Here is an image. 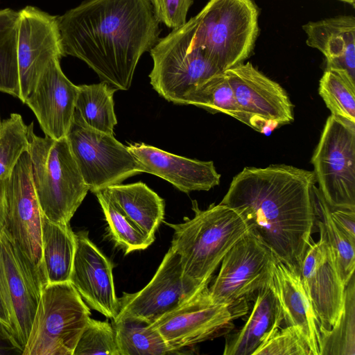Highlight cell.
<instances>
[{
	"label": "cell",
	"instance_id": "cell-37",
	"mask_svg": "<svg viewBox=\"0 0 355 355\" xmlns=\"http://www.w3.org/2000/svg\"><path fill=\"white\" fill-rule=\"evenodd\" d=\"M194 0H150L154 14L159 23L173 29L187 22L189 8Z\"/></svg>",
	"mask_w": 355,
	"mask_h": 355
},
{
	"label": "cell",
	"instance_id": "cell-10",
	"mask_svg": "<svg viewBox=\"0 0 355 355\" xmlns=\"http://www.w3.org/2000/svg\"><path fill=\"white\" fill-rule=\"evenodd\" d=\"M208 288L151 324L173 353L227 335L234 320L248 313V302L211 304Z\"/></svg>",
	"mask_w": 355,
	"mask_h": 355
},
{
	"label": "cell",
	"instance_id": "cell-13",
	"mask_svg": "<svg viewBox=\"0 0 355 355\" xmlns=\"http://www.w3.org/2000/svg\"><path fill=\"white\" fill-rule=\"evenodd\" d=\"M42 286L27 259L7 230L0 229V290L11 334L22 352L26 344Z\"/></svg>",
	"mask_w": 355,
	"mask_h": 355
},
{
	"label": "cell",
	"instance_id": "cell-9",
	"mask_svg": "<svg viewBox=\"0 0 355 355\" xmlns=\"http://www.w3.org/2000/svg\"><path fill=\"white\" fill-rule=\"evenodd\" d=\"M66 137L84 181L94 193L141 173L126 146L114 135L89 127L76 110Z\"/></svg>",
	"mask_w": 355,
	"mask_h": 355
},
{
	"label": "cell",
	"instance_id": "cell-6",
	"mask_svg": "<svg viewBox=\"0 0 355 355\" xmlns=\"http://www.w3.org/2000/svg\"><path fill=\"white\" fill-rule=\"evenodd\" d=\"M90 314L70 282L48 284L42 289L22 355H73Z\"/></svg>",
	"mask_w": 355,
	"mask_h": 355
},
{
	"label": "cell",
	"instance_id": "cell-20",
	"mask_svg": "<svg viewBox=\"0 0 355 355\" xmlns=\"http://www.w3.org/2000/svg\"><path fill=\"white\" fill-rule=\"evenodd\" d=\"M127 148L141 173L158 176L184 193L209 191L220 183V175L212 161L184 157L144 143L129 144Z\"/></svg>",
	"mask_w": 355,
	"mask_h": 355
},
{
	"label": "cell",
	"instance_id": "cell-32",
	"mask_svg": "<svg viewBox=\"0 0 355 355\" xmlns=\"http://www.w3.org/2000/svg\"><path fill=\"white\" fill-rule=\"evenodd\" d=\"M318 92L331 114L355 123V78L340 68H326Z\"/></svg>",
	"mask_w": 355,
	"mask_h": 355
},
{
	"label": "cell",
	"instance_id": "cell-31",
	"mask_svg": "<svg viewBox=\"0 0 355 355\" xmlns=\"http://www.w3.org/2000/svg\"><path fill=\"white\" fill-rule=\"evenodd\" d=\"M19 11L0 10V92L19 98L17 63Z\"/></svg>",
	"mask_w": 355,
	"mask_h": 355
},
{
	"label": "cell",
	"instance_id": "cell-36",
	"mask_svg": "<svg viewBox=\"0 0 355 355\" xmlns=\"http://www.w3.org/2000/svg\"><path fill=\"white\" fill-rule=\"evenodd\" d=\"M254 355H311V352L300 333L286 326L271 336Z\"/></svg>",
	"mask_w": 355,
	"mask_h": 355
},
{
	"label": "cell",
	"instance_id": "cell-28",
	"mask_svg": "<svg viewBox=\"0 0 355 355\" xmlns=\"http://www.w3.org/2000/svg\"><path fill=\"white\" fill-rule=\"evenodd\" d=\"M78 86L75 108L89 127L114 135L117 123L113 96L114 88L105 82Z\"/></svg>",
	"mask_w": 355,
	"mask_h": 355
},
{
	"label": "cell",
	"instance_id": "cell-38",
	"mask_svg": "<svg viewBox=\"0 0 355 355\" xmlns=\"http://www.w3.org/2000/svg\"><path fill=\"white\" fill-rule=\"evenodd\" d=\"M331 209V214L338 227L355 243V211Z\"/></svg>",
	"mask_w": 355,
	"mask_h": 355
},
{
	"label": "cell",
	"instance_id": "cell-4",
	"mask_svg": "<svg viewBox=\"0 0 355 355\" xmlns=\"http://www.w3.org/2000/svg\"><path fill=\"white\" fill-rule=\"evenodd\" d=\"M28 128L32 178L42 213L52 221L69 224L89 187L66 137L58 140L39 137L33 122Z\"/></svg>",
	"mask_w": 355,
	"mask_h": 355
},
{
	"label": "cell",
	"instance_id": "cell-1",
	"mask_svg": "<svg viewBox=\"0 0 355 355\" xmlns=\"http://www.w3.org/2000/svg\"><path fill=\"white\" fill-rule=\"evenodd\" d=\"M313 171L286 164L245 167L220 203L238 211L275 257L300 274L315 222Z\"/></svg>",
	"mask_w": 355,
	"mask_h": 355
},
{
	"label": "cell",
	"instance_id": "cell-39",
	"mask_svg": "<svg viewBox=\"0 0 355 355\" xmlns=\"http://www.w3.org/2000/svg\"><path fill=\"white\" fill-rule=\"evenodd\" d=\"M22 352L10 329L0 320V355L22 354Z\"/></svg>",
	"mask_w": 355,
	"mask_h": 355
},
{
	"label": "cell",
	"instance_id": "cell-11",
	"mask_svg": "<svg viewBox=\"0 0 355 355\" xmlns=\"http://www.w3.org/2000/svg\"><path fill=\"white\" fill-rule=\"evenodd\" d=\"M275 257L251 230L227 252L208 295L213 304L248 302L272 278Z\"/></svg>",
	"mask_w": 355,
	"mask_h": 355
},
{
	"label": "cell",
	"instance_id": "cell-41",
	"mask_svg": "<svg viewBox=\"0 0 355 355\" xmlns=\"http://www.w3.org/2000/svg\"><path fill=\"white\" fill-rule=\"evenodd\" d=\"M0 320L4 323L10 330L8 314L3 300L0 290Z\"/></svg>",
	"mask_w": 355,
	"mask_h": 355
},
{
	"label": "cell",
	"instance_id": "cell-16",
	"mask_svg": "<svg viewBox=\"0 0 355 355\" xmlns=\"http://www.w3.org/2000/svg\"><path fill=\"white\" fill-rule=\"evenodd\" d=\"M204 289L193 291L184 284L180 257L170 247L146 286L136 293H123L118 298L117 315L130 316L153 324Z\"/></svg>",
	"mask_w": 355,
	"mask_h": 355
},
{
	"label": "cell",
	"instance_id": "cell-2",
	"mask_svg": "<svg viewBox=\"0 0 355 355\" xmlns=\"http://www.w3.org/2000/svg\"><path fill=\"white\" fill-rule=\"evenodd\" d=\"M64 56L85 62L116 90H128L143 54L161 33L150 0H85L58 17Z\"/></svg>",
	"mask_w": 355,
	"mask_h": 355
},
{
	"label": "cell",
	"instance_id": "cell-24",
	"mask_svg": "<svg viewBox=\"0 0 355 355\" xmlns=\"http://www.w3.org/2000/svg\"><path fill=\"white\" fill-rule=\"evenodd\" d=\"M102 192L114 202L146 235L155 234L164 218V200L146 184H118Z\"/></svg>",
	"mask_w": 355,
	"mask_h": 355
},
{
	"label": "cell",
	"instance_id": "cell-26",
	"mask_svg": "<svg viewBox=\"0 0 355 355\" xmlns=\"http://www.w3.org/2000/svg\"><path fill=\"white\" fill-rule=\"evenodd\" d=\"M119 355H165L174 354L152 324L130 316L112 320Z\"/></svg>",
	"mask_w": 355,
	"mask_h": 355
},
{
	"label": "cell",
	"instance_id": "cell-14",
	"mask_svg": "<svg viewBox=\"0 0 355 355\" xmlns=\"http://www.w3.org/2000/svg\"><path fill=\"white\" fill-rule=\"evenodd\" d=\"M62 56L58 17L31 6L19 10L17 63L23 103L49 64Z\"/></svg>",
	"mask_w": 355,
	"mask_h": 355
},
{
	"label": "cell",
	"instance_id": "cell-40",
	"mask_svg": "<svg viewBox=\"0 0 355 355\" xmlns=\"http://www.w3.org/2000/svg\"><path fill=\"white\" fill-rule=\"evenodd\" d=\"M6 179L0 178V229L3 227L5 219H6Z\"/></svg>",
	"mask_w": 355,
	"mask_h": 355
},
{
	"label": "cell",
	"instance_id": "cell-30",
	"mask_svg": "<svg viewBox=\"0 0 355 355\" xmlns=\"http://www.w3.org/2000/svg\"><path fill=\"white\" fill-rule=\"evenodd\" d=\"M320 355H355V278L345 287L341 315L329 330L319 329Z\"/></svg>",
	"mask_w": 355,
	"mask_h": 355
},
{
	"label": "cell",
	"instance_id": "cell-29",
	"mask_svg": "<svg viewBox=\"0 0 355 355\" xmlns=\"http://www.w3.org/2000/svg\"><path fill=\"white\" fill-rule=\"evenodd\" d=\"M313 205L318 227L324 234L335 257L338 272L343 283L347 285L355 268V243L338 227L331 214V209L319 189L313 187Z\"/></svg>",
	"mask_w": 355,
	"mask_h": 355
},
{
	"label": "cell",
	"instance_id": "cell-8",
	"mask_svg": "<svg viewBox=\"0 0 355 355\" xmlns=\"http://www.w3.org/2000/svg\"><path fill=\"white\" fill-rule=\"evenodd\" d=\"M311 163L329 207L355 211V123L331 114Z\"/></svg>",
	"mask_w": 355,
	"mask_h": 355
},
{
	"label": "cell",
	"instance_id": "cell-7",
	"mask_svg": "<svg viewBox=\"0 0 355 355\" xmlns=\"http://www.w3.org/2000/svg\"><path fill=\"white\" fill-rule=\"evenodd\" d=\"M189 19L173 29L150 50L153 67L149 74L153 88L166 101L183 105L184 96L220 72L193 41Z\"/></svg>",
	"mask_w": 355,
	"mask_h": 355
},
{
	"label": "cell",
	"instance_id": "cell-19",
	"mask_svg": "<svg viewBox=\"0 0 355 355\" xmlns=\"http://www.w3.org/2000/svg\"><path fill=\"white\" fill-rule=\"evenodd\" d=\"M60 58L53 59L39 78L25 103L35 114L45 135L65 137L73 120L78 86L64 74Z\"/></svg>",
	"mask_w": 355,
	"mask_h": 355
},
{
	"label": "cell",
	"instance_id": "cell-21",
	"mask_svg": "<svg viewBox=\"0 0 355 355\" xmlns=\"http://www.w3.org/2000/svg\"><path fill=\"white\" fill-rule=\"evenodd\" d=\"M268 286L279 301L286 325L300 333L311 355H320L319 322L299 274L275 258Z\"/></svg>",
	"mask_w": 355,
	"mask_h": 355
},
{
	"label": "cell",
	"instance_id": "cell-22",
	"mask_svg": "<svg viewBox=\"0 0 355 355\" xmlns=\"http://www.w3.org/2000/svg\"><path fill=\"white\" fill-rule=\"evenodd\" d=\"M306 44L319 50L327 67L345 69L355 78V18L338 15L302 26Z\"/></svg>",
	"mask_w": 355,
	"mask_h": 355
},
{
	"label": "cell",
	"instance_id": "cell-35",
	"mask_svg": "<svg viewBox=\"0 0 355 355\" xmlns=\"http://www.w3.org/2000/svg\"><path fill=\"white\" fill-rule=\"evenodd\" d=\"M119 355L112 323L89 318L73 355Z\"/></svg>",
	"mask_w": 355,
	"mask_h": 355
},
{
	"label": "cell",
	"instance_id": "cell-33",
	"mask_svg": "<svg viewBox=\"0 0 355 355\" xmlns=\"http://www.w3.org/2000/svg\"><path fill=\"white\" fill-rule=\"evenodd\" d=\"M94 194L104 213L112 239L125 254L145 250L154 242L155 239L146 235L102 191Z\"/></svg>",
	"mask_w": 355,
	"mask_h": 355
},
{
	"label": "cell",
	"instance_id": "cell-15",
	"mask_svg": "<svg viewBox=\"0 0 355 355\" xmlns=\"http://www.w3.org/2000/svg\"><path fill=\"white\" fill-rule=\"evenodd\" d=\"M224 74L241 107L267 135L294 120L293 105L285 89L251 62L240 63Z\"/></svg>",
	"mask_w": 355,
	"mask_h": 355
},
{
	"label": "cell",
	"instance_id": "cell-43",
	"mask_svg": "<svg viewBox=\"0 0 355 355\" xmlns=\"http://www.w3.org/2000/svg\"><path fill=\"white\" fill-rule=\"evenodd\" d=\"M1 120H0V125H1Z\"/></svg>",
	"mask_w": 355,
	"mask_h": 355
},
{
	"label": "cell",
	"instance_id": "cell-42",
	"mask_svg": "<svg viewBox=\"0 0 355 355\" xmlns=\"http://www.w3.org/2000/svg\"><path fill=\"white\" fill-rule=\"evenodd\" d=\"M338 1L348 3L352 6H354V4H355V0H338Z\"/></svg>",
	"mask_w": 355,
	"mask_h": 355
},
{
	"label": "cell",
	"instance_id": "cell-3",
	"mask_svg": "<svg viewBox=\"0 0 355 355\" xmlns=\"http://www.w3.org/2000/svg\"><path fill=\"white\" fill-rule=\"evenodd\" d=\"M193 218L180 223L163 221L173 230L171 247L179 255L184 284L193 291L208 286L222 259L251 227L235 209L218 203L200 209L192 200Z\"/></svg>",
	"mask_w": 355,
	"mask_h": 355
},
{
	"label": "cell",
	"instance_id": "cell-27",
	"mask_svg": "<svg viewBox=\"0 0 355 355\" xmlns=\"http://www.w3.org/2000/svg\"><path fill=\"white\" fill-rule=\"evenodd\" d=\"M183 105H193L213 114L229 115L259 132L254 120L238 104L224 73H218L189 92Z\"/></svg>",
	"mask_w": 355,
	"mask_h": 355
},
{
	"label": "cell",
	"instance_id": "cell-17",
	"mask_svg": "<svg viewBox=\"0 0 355 355\" xmlns=\"http://www.w3.org/2000/svg\"><path fill=\"white\" fill-rule=\"evenodd\" d=\"M320 239L310 244L300 277L319 322V329H331L339 320L345 304V287L338 272L334 254L323 230Z\"/></svg>",
	"mask_w": 355,
	"mask_h": 355
},
{
	"label": "cell",
	"instance_id": "cell-5",
	"mask_svg": "<svg viewBox=\"0 0 355 355\" xmlns=\"http://www.w3.org/2000/svg\"><path fill=\"white\" fill-rule=\"evenodd\" d=\"M252 0H209L191 17L193 41L221 73L250 56L259 35Z\"/></svg>",
	"mask_w": 355,
	"mask_h": 355
},
{
	"label": "cell",
	"instance_id": "cell-18",
	"mask_svg": "<svg viewBox=\"0 0 355 355\" xmlns=\"http://www.w3.org/2000/svg\"><path fill=\"white\" fill-rule=\"evenodd\" d=\"M76 243L69 282L87 306L112 320L119 312L113 263L89 239L87 232L76 233Z\"/></svg>",
	"mask_w": 355,
	"mask_h": 355
},
{
	"label": "cell",
	"instance_id": "cell-25",
	"mask_svg": "<svg viewBox=\"0 0 355 355\" xmlns=\"http://www.w3.org/2000/svg\"><path fill=\"white\" fill-rule=\"evenodd\" d=\"M76 233L69 224L42 218V250L48 284L69 282L76 250Z\"/></svg>",
	"mask_w": 355,
	"mask_h": 355
},
{
	"label": "cell",
	"instance_id": "cell-34",
	"mask_svg": "<svg viewBox=\"0 0 355 355\" xmlns=\"http://www.w3.org/2000/svg\"><path fill=\"white\" fill-rule=\"evenodd\" d=\"M28 128L22 116L12 113L0 125V178L7 179L19 159L28 151Z\"/></svg>",
	"mask_w": 355,
	"mask_h": 355
},
{
	"label": "cell",
	"instance_id": "cell-12",
	"mask_svg": "<svg viewBox=\"0 0 355 355\" xmlns=\"http://www.w3.org/2000/svg\"><path fill=\"white\" fill-rule=\"evenodd\" d=\"M3 227L16 242L42 288L47 285L42 250V213L35 194L28 152L19 159L6 183Z\"/></svg>",
	"mask_w": 355,
	"mask_h": 355
},
{
	"label": "cell",
	"instance_id": "cell-23",
	"mask_svg": "<svg viewBox=\"0 0 355 355\" xmlns=\"http://www.w3.org/2000/svg\"><path fill=\"white\" fill-rule=\"evenodd\" d=\"M250 316L237 331L228 333L224 355H254L277 330L283 320L279 301L269 286L259 291Z\"/></svg>",
	"mask_w": 355,
	"mask_h": 355
}]
</instances>
